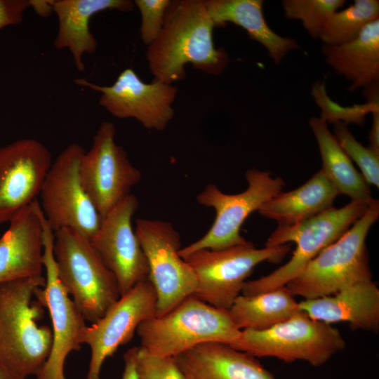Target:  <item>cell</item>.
Here are the masks:
<instances>
[{
  "label": "cell",
  "mask_w": 379,
  "mask_h": 379,
  "mask_svg": "<svg viewBox=\"0 0 379 379\" xmlns=\"http://www.w3.org/2000/svg\"><path fill=\"white\" fill-rule=\"evenodd\" d=\"M214 27L204 1H171L163 27L147 51L154 79L168 84L182 80L188 63L210 75L221 74L229 57L223 48L215 47Z\"/></svg>",
  "instance_id": "cell-1"
},
{
  "label": "cell",
  "mask_w": 379,
  "mask_h": 379,
  "mask_svg": "<svg viewBox=\"0 0 379 379\" xmlns=\"http://www.w3.org/2000/svg\"><path fill=\"white\" fill-rule=\"evenodd\" d=\"M45 284L43 275L0 284V363L26 378L39 373L51 350V328L38 324L45 307L36 292Z\"/></svg>",
  "instance_id": "cell-2"
},
{
  "label": "cell",
  "mask_w": 379,
  "mask_h": 379,
  "mask_svg": "<svg viewBox=\"0 0 379 379\" xmlns=\"http://www.w3.org/2000/svg\"><path fill=\"white\" fill-rule=\"evenodd\" d=\"M378 217L379 201L372 198L364 214L286 285L291 293L312 299L334 294L357 282L372 280L366 239Z\"/></svg>",
  "instance_id": "cell-3"
},
{
  "label": "cell",
  "mask_w": 379,
  "mask_h": 379,
  "mask_svg": "<svg viewBox=\"0 0 379 379\" xmlns=\"http://www.w3.org/2000/svg\"><path fill=\"white\" fill-rule=\"evenodd\" d=\"M136 332L140 347L152 354L171 357L205 343L232 345L241 333L228 310L216 308L194 295L168 312L143 321Z\"/></svg>",
  "instance_id": "cell-4"
},
{
  "label": "cell",
  "mask_w": 379,
  "mask_h": 379,
  "mask_svg": "<svg viewBox=\"0 0 379 379\" xmlns=\"http://www.w3.org/2000/svg\"><path fill=\"white\" fill-rule=\"evenodd\" d=\"M369 202L351 201L341 208L331 207L301 222L278 227L270 235L265 247L294 242L291 258L272 273L246 281L241 294L252 295L286 286L324 249L340 238L359 219Z\"/></svg>",
  "instance_id": "cell-5"
},
{
  "label": "cell",
  "mask_w": 379,
  "mask_h": 379,
  "mask_svg": "<svg viewBox=\"0 0 379 379\" xmlns=\"http://www.w3.org/2000/svg\"><path fill=\"white\" fill-rule=\"evenodd\" d=\"M53 253L68 294L86 320L97 321L121 297L114 274L91 240L72 230L55 232Z\"/></svg>",
  "instance_id": "cell-6"
},
{
  "label": "cell",
  "mask_w": 379,
  "mask_h": 379,
  "mask_svg": "<svg viewBox=\"0 0 379 379\" xmlns=\"http://www.w3.org/2000/svg\"><path fill=\"white\" fill-rule=\"evenodd\" d=\"M255 358L275 357L284 362L305 361L312 366L326 363L343 350L345 342L338 329L299 311L270 328L244 329L230 345Z\"/></svg>",
  "instance_id": "cell-7"
},
{
  "label": "cell",
  "mask_w": 379,
  "mask_h": 379,
  "mask_svg": "<svg viewBox=\"0 0 379 379\" xmlns=\"http://www.w3.org/2000/svg\"><path fill=\"white\" fill-rule=\"evenodd\" d=\"M290 250L288 244L256 248L248 241L222 250L197 251L183 258L197 279L192 295L216 308L229 310L258 265L265 261L278 263Z\"/></svg>",
  "instance_id": "cell-8"
},
{
  "label": "cell",
  "mask_w": 379,
  "mask_h": 379,
  "mask_svg": "<svg viewBox=\"0 0 379 379\" xmlns=\"http://www.w3.org/2000/svg\"><path fill=\"white\" fill-rule=\"evenodd\" d=\"M85 151L78 143H72L58 154L44 178L39 204L54 232L70 229L91 240L102 218L80 178V162Z\"/></svg>",
  "instance_id": "cell-9"
},
{
  "label": "cell",
  "mask_w": 379,
  "mask_h": 379,
  "mask_svg": "<svg viewBox=\"0 0 379 379\" xmlns=\"http://www.w3.org/2000/svg\"><path fill=\"white\" fill-rule=\"evenodd\" d=\"M245 177L248 185L241 193L225 194L210 184L198 194L201 205L215 209V218L205 235L179 251L181 258L201 249L222 250L248 242L240 234L241 225L251 213L281 192L285 182L270 172L254 168L246 171Z\"/></svg>",
  "instance_id": "cell-10"
},
{
  "label": "cell",
  "mask_w": 379,
  "mask_h": 379,
  "mask_svg": "<svg viewBox=\"0 0 379 379\" xmlns=\"http://www.w3.org/2000/svg\"><path fill=\"white\" fill-rule=\"evenodd\" d=\"M135 232L147 260V279L157 296L155 316L159 317L194 294L197 279L179 255L180 237L172 223L140 218L135 221Z\"/></svg>",
  "instance_id": "cell-11"
},
{
  "label": "cell",
  "mask_w": 379,
  "mask_h": 379,
  "mask_svg": "<svg viewBox=\"0 0 379 379\" xmlns=\"http://www.w3.org/2000/svg\"><path fill=\"white\" fill-rule=\"evenodd\" d=\"M43 265L46 284L36 292V299L48 309L52 323V346L36 379H66L64 366L67 355L83 344L86 319L69 297L58 273L53 253L55 232L42 215Z\"/></svg>",
  "instance_id": "cell-12"
},
{
  "label": "cell",
  "mask_w": 379,
  "mask_h": 379,
  "mask_svg": "<svg viewBox=\"0 0 379 379\" xmlns=\"http://www.w3.org/2000/svg\"><path fill=\"white\" fill-rule=\"evenodd\" d=\"M115 133L112 122H102L79 166L84 187L102 218L131 194V188L141 179L140 171L116 143Z\"/></svg>",
  "instance_id": "cell-13"
},
{
  "label": "cell",
  "mask_w": 379,
  "mask_h": 379,
  "mask_svg": "<svg viewBox=\"0 0 379 379\" xmlns=\"http://www.w3.org/2000/svg\"><path fill=\"white\" fill-rule=\"evenodd\" d=\"M74 82L101 93L99 105L119 119L134 118L145 128L163 131L173 118L178 88L154 79H140L133 69L126 68L111 86H99L84 79Z\"/></svg>",
  "instance_id": "cell-14"
},
{
  "label": "cell",
  "mask_w": 379,
  "mask_h": 379,
  "mask_svg": "<svg viewBox=\"0 0 379 379\" xmlns=\"http://www.w3.org/2000/svg\"><path fill=\"white\" fill-rule=\"evenodd\" d=\"M157 296L147 279L121 295L97 321L87 326L82 343L89 346L87 379H100L105 361L133 337L143 321L156 315Z\"/></svg>",
  "instance_id": "cell-15"
},
{
  "label": "cell",
  "mask_w": 379,
  "mask_h": 379,
  "mask_svg": "<svg viewBox=\"0 0 379 379\" xmlns=\"http://www.w3.org/2000/svg\"><path fill=\"white\" fill-rule=\"evenodd\" d=\"M138 207V199L129 194L102 218L91 239L114 274L121 296L147 279L149 274L146 256L132 227V218Z\"/></svg>",
  "instance_id": "cell-16"
},
{
  "label": "cell",
  "mask_w": 379,
  "mask_h": 379,
  "mask_svg": "<svg viewBox=\"0 0 379 379\" xmlns=\"http://www.w3.org/2000/svg\"><path fill=\"white\" fill-rule=\"evenodd\" d=\"M51 164V152L35 139L23 138L0 147V225L37 200Z\"/></svg>",
  "instance_id": "cell-17"
},
{
  "label": "cell",
  "mask_w": 379,
  "mask_h": 379,
  "mask_svg": "<svg viewBox=\"0 0 379 379\" xmlns=\"http://www.w3.org/2000/svg\"><path fill=\"white\" fill-rule=\"evenodd\" d=\"M42 215L36 200L8 222L0 237V284L42 275Z\"/></svg>",
  "instance_id": "cell-18"
},
{
  "label": "cell",
  "mask_w": 379,
  "mask_h": 379,
  "mask_svg": "<svg viewBox=\"0 0 379 379\" xmlns=\"http://www.w3.org/2000/svg\"><path fill=\"white\" fill-rule=\"evenodd\" d=\"M298 307L317 321L347 322L353 330L376 333L379 329V289L372 280L350 285L330 295L304 299Z\"/></svg>",
  "instance_id": "cell-19"
},
{
  "label": "cell",
  "mask_w": 379,
  "mask_h": 379,
  "mask_svg": "<svg viewBox=\"0 0 379 379\" xmlns=\"http://www.w3.org/2000/svg\"><path fill=\"white\" fill-rule=\"evenodd\" d=\"M187 379H275L254 357L228 344H199L175 357Z\"/></svg>",
  "instance_id": "cell-20"
},
{
  "label": "cell",
  "mask_w": 379,
  "mask_h": 379,
  "mask_svg": "<svg viewBox=\"0 0 379 379\" xmlns=\"http://www.w3.org/2000/svg\"><path fill=\"white\" fill-rule=\"evenodd\" d=\"M134 7L130 0H54L53 11L58 21L54 46L57 49H68L75 67L83 72L84 55L93 53L97 48V41L89 29L91 17L102 11L128 12Z\"/></svg>",
  "instance_id": "cell-21"
},
{
  "label": "cell",
  "mask_w": 379,
  "mask_h": 379,
  "mask_svg": "<svg viewBox=\"0 0 379 379\" xmlns=\"http://www.w3.org/2000/svg\"><path fill=\"white\" fill-rule=\"evenodd\" d=\"M207 12L215 27L232 22L244 29L250 38L260 43L279 64L286 54L299 48L296 41L270 29L264 17L262 0H206Z\"/></svg>",
  "instance_id": "cell-22"
},
{
  "label": "cell",
  "mask_w": 379,
  "mask_h": 379,
  "mask_svg": "<svg viewBox=\"0 0 379 379\" xmlns=\"http://www.w3.org/2000/svg\"><path fill=\"white\" fill-rule=\"evenodd\" d=\"M321 51L326 62L352 82L350 91L379 82V19L368 24L352 41L324 44Z\"/></svg>",
  "instance_id": "cell-23"
},
{
  "label": "cell",
  "mask_w": 379,
  "mask_h": 379,
  "mask_svg": "<svg viewBox=\"0 0 379 379\" xmlns=\"http://www.w3.org/2000/svg\"><path fill=\"white\" fill-rule=\"evenodd\" d=\"M339 194L321 169L299 187L280 192L258 211L279 225L288 226L314 217L333 206Z\"/></svg>",
  "instance_id": "cell-24"
},
{
  "label": "cell",
  "mask_w": 379,
  "mask_h": 379,
  "mask_svg": "<svg viewBox=\"0 0 379 379\" xmlns=\"http://www.w3.org/2000/svg\"><path fill=\"white\" fill-rule=\"evenodd\" d=\"M298 302L286 286L252 295H239L228 310L240 331H262L284 321L299 312Z\"/></svg>",
  "instance_id": "cell-25"
},
{
  "label": "cell",
  "mask_w": 379,
  "mask_h": 379,
  "mask_svg": "<svg viewBox=\"0 0 379 379\" xmlns=\"http://www.w3.org/2000/svg\"><path fill=\"white\" fill-rule=\"evenodd\" d=\"M309 123L321 154V170L339 194H345L352 201L369 202L372 199L369 185L340 148L326 122L313 117Z\"/></svg>",
  "instance_id": "cell-26"
},
{
  "label": "cell",
  "mask_w": 379,
  "mask_h": 379,
  "mask_svg": "<svg viewBox=\"0 0 379 379\" xmlns=\"http://www.w3.org/2000/svg\"><path fill=\"white\" fill-rule=\"evenodd\" d=\"M379 19L378 0H355L347 8L335 12L327 20L319 39L325 45L339 46L356 39L372 21Z\"/></svg>",
  "instance_id": "cell-27"
},
{
  "label": "cell",
  "mask_w": 379,
  "mask_h": 379,
  "mask_svg": "<svg viewBox=\"0 0 379 379\" xmlns=\"http://www.w3.org/2000/svg\"><path fill=\"white\" fill-rule=\"evenodd\" d=\"M344 0H284L286 18L300 20L313 39L319 38L329 18L342 7Z\"/></svg>",
  "instance_id": "cell-28"
},
{
  "label": "cell",
  "mask_w": 379,
  "mask_h": 379,
  "mask_svg": "<svg viewBox=\"0 0 379 379\" xmlns=\"http://www.w3.org/2000/svg\"><path fill=\"white\" fill-rule=\"evenodd\" d=\"M334 124V137L339 146L359 167L361 175L368 185L379 187V154L358 142L348 129L347 124Z\"/></svg>",
  "instance_id": "cell-29"
},
{
  "label": "cell",
  "mask_w": 379,
  "mask_h": 379,
  "mask_svg": "<svg viewBox=\"0 0 379 379\" xmlns=\"http://www.w3.org/2000/svg\"><path fill=\"white\" fill-rule=\"evenodd\" d=\"M138 379H187L175 357H160L138 347L135 357Z\"/></svg>",
  "instance_id": "cell-30"
},
{
  "label": "cell",
  "mask_w": 379,
  "mask_h": 379,
  "mask_svg": "<svg viewBox=\"0 0 379 379\" xmlns=\"http://www.w3.org/2000/svg\"><path fill=\"white\" fill-rule=\"evenodd\" d=\"M171 0H135L141 14L140 37L149 46L159 34Z\"/></svg>",
  "instance_id": "cell-31"
},
{
  "label": "cell",
  "mask_w": 379,
  "mask_h": 379,
  "mask_svg": "<svg viewBox=\"0 0 379 379\" xmlns=\"http://www.w3.org/2000/svg\"><path fill=\"white\" fill-rule=\"evenodd\" d=\"M32 6V0H0V29L20 23L25 11Z\"/></svg>",
  "instance_id": "cell-32"
},
{
  "label": "cell",
  "mask_w": 379,
  "mask_h": 379,
  "mask_svg": "<svg viewBox=\"0 0 379 379\" xmlns=\"http://www.w3.org/2000/svg\"><path fill=\"white\" fill-rule=\"evenodd\" d=\"M138 347H133L124 354V368L121 379H138L135 371V357Z\"/></svg>",
  "instance_id": "cell-33"
},
{
  "label": "cell",
  "mask_w": 379,
  "mask_h": 379,
  "mask_svg": "<svg viewBox=\"0 0 379 379\" xmlns=\"http://www.w3.org/2000/svg\"><path fill=\"white\" fill-rule=\"evenodd\" d=\"M373 122L369 134V148L379 154V106L373 111Z\"/></svg>",
  "instance_id": "cell-34"
},
{
  "label": "cell",
  "mask_w": 379,
  "mask_h": 379,
  "mask_svg": "<svg viewBox=\"0 0 379 379\" xmlns=\"http://www.w3.org/2000/svg\"><path fill=\"white\" fill-rule=\"evenodd\" d=\"M53 3L49 0H32V6L37 14L47 16L53 11Z\"/></svg>",
  "instance_id": "cell-35"
},
{
  "label": "cell",
  "mask_w": 379,
  "mask_h": 379,
  "mask_svg": "<svg viewBox=\"0 0 379 379\" xmlns=\"http://www.w3.org/2000/svg\"><path fill=\"white\" fill-rule=\"evenodd\" d=\"M0 379H27L20 376L0 363Z\"/></svg>",
  "instance_id": "cell-36"
}]
</instances>
